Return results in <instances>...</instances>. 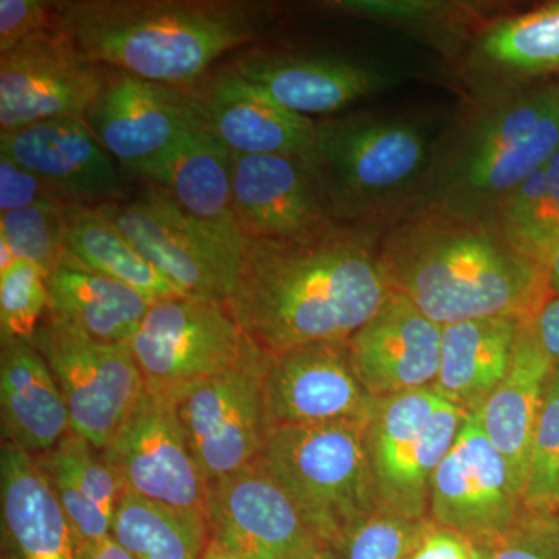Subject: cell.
Masks as SVG:
<instances>
[{"label":"cell","mask_w":559,"mask_h":559,"mask_svg":"<svg viewBox=\"0 0 559 559\" xmlns=\"http://www.w3.org/2000/svg\"><path fill=\"white\" fill-rule=\"evenodd\" d=\"M381 235L336 223L301 240H246L227 307L271 356L352 340L395 293L381 263Z\"/></svg>","instance_id":"cell-1"},{"label":"cell","mask_w":559,"mask_h":559,"mask_svg":"<svg viewBox=\"0 0 559 559\" xmlns=\"http://www.w3.org/2000/svg\"><path fill=\"white\" fill-rule=\"evenodd\" d=\"M380 257L393 290L441 326L533 318L550 297L546 270L514 249L495 221L433 205L382 231Z\"/></svg>","instance_id":"cell-2"},{"label":"cell","mask_w":559,"mask_h":559,"mask_svg":"<svg viewBox=\"0 0 559 559\" xmlns=\"http://www.w3.org/2000/svg\"><path fill=\"white\" fill-rule=\"evenodd\" d=\"M277 17L248 0H69L55 27L87 60L153 83L193 90L230 51L266 38Z\"/></svg>","instance_id":"cell-3"},{"label":"cell","mask_w":559,"mask_h":559,"mask_svg":"<svg viewBox=\"0 0 559 559\" xmlns=\"http://www.w3.org/2000/svg\"><path fill=\"white\" fill-rule=\"evenodd\" d=\"M558 150V80L465 98L441 130L429 205L495 221L511 191Z\"/></svg>","instance_id":"cell-4"},{"label":"cell","mask_w":559,"mask_h":559,"mask_svg":"<svg viewBox=\"0 0 559 559\" xmlns=\"http://www.w3.org/2000/svg\"><path fill=\"white\" fill-rule=\"evenodd\" d=\"M316 124L318 168L337 223L384 231L428 207L443 128L384 112Z\"/></svg>","instance_id":"cell-5"},{"label":"cell","mask_w":559,"mask_h":559,"mask_svg":"<svg viewBox=\"0 0 559 559\" xmlns=\"http://www.w3.org/2000/svg\"><path fill=\"white\" fill-rule=\"evenodd\" d=\"M369 421L272 428L257 460L322 547L382 509L367 441Z\"/></svg>","instance_id":"cell-6"},{"label":"cell","mask_w":559,"mask_h":559,"mask_svg":"<svg viewBox=\"0 0 559 559\" xmlns=\"http://www.w3.org/2000/svg\"><path fill=\"white\" fill-rule=\"evenodd\" d=\"M466 415L433 388L377 400L367 441L384 509L417 520L429 518L430 480Z\"/></svg>","instance_id":"cell-7"},{"label":"cell","mask_w":559,"mask_h":559,"mask_svg":"<svg viewBox=\"0 0 559 559\" xmlns=\"http://www.w3.org/2000/svg\"><path fill=\"white\" fill-rule=\"evenodd\" d=\"M271 355L259 345L229 369L171 393L205 481L259 460L267 433L266 380Z\"/></svg>","instance_id":"cell-8"},{"label":"cell","mask_w":559,"mask_h":559,"mask_svg":"<svg viewBox=\"0 0 559 559\" xmlns=\"http://www.w3.org/2000/svg\"><path fill=\"white\" fill-rule=\"evenodd\" d=\"M31 342L60 385L72 432L105 451L145 389L130 344L91 340L47 314Z\"/></svg>","instance_id":"cell-9"},{"label":"cell","mask_w":559,"mask_h":559,"mask_svg":"<svg viewBox=\"0 0 559 559\" xmlns=\"http://www.w3.org/2000/svg\"><path fill=\"white\" fill-rule=\"evenodd\" d=\"M252 341L224 301H154L130 341L148 388L176 393L229 369L245 358Z\"/></svg>","instance_id":"cell-10"},{"label":"cell","mask_w":559,"mask_h":559,"mask_svg":"<svg viewBox=\"0 0 559 559\" xmlns=\"http://www.w3.org/2000/svg\"><path fill=\"white\" fill-rule=\"evenodd\" d=\"M97 209L183 297L227 304L240 259L187 219L162 191L143 186L134 200Z\"/></svg>","instance_id":"cell-11"},{"label":"cell","mask_w":559,"mask_h":559,"mask_svg":"<svg viewBox=\"0 0 559 559\" xmlns=\"http://www.w3.org/2000/svg\"><path fill=\"white\" fill-rule=\"evenodd\" d=\"M524 510L509 463L489 441L477 414L466 415L430 480V520L477 547H489L513 527Z\"/></svg>","instance_id":"cell-12"},{"label":"cell","mask_w":559,"mask_h":559,"mask_svg":"<svg viewBox=\"0 0 559 559\" xmlns=\"http://www.w3.org/2000/svg\"><path fill=\"white\" fill-rule=\"evenodd\" d=\"M468 100L559 79V0L514 13H489L448 58Z\"/></svg>","instance_id":"cell-13"},{"label":"cell","mask_w":559,"mask_h":559,"mask_svg":"<svg viewBox=\"0 0 559 559\" xmlns=\"http://www.w3.org/2000/svg\"><path fill=\"white\" fill-rule=\"evenodd\" d=\"M102 452L127 491L175 509L205 511L207 481L171 393L145 384L130 417Z\"/></svg>","instance_id":"cell-14"},{"label":"cell","mask_w":559,"mask_h":559,"mask_svg":"<svg viewBox=\"0 0 559 559\" xmlns=\"http://www.w3.org/2000/svg\"><path fill=\"white\" fill-rule=\"evenodd\" d=\"M108 72L57 27L25 39L0 55V134L39 121L84 120Z\"/></svg>","instance_id":"cell-15"},{"label":"cell","mask_w":559,"mask_h":559,"mask_svg":"<svg viewBox=\"0 0 559 559\" xmlns=\"http://www.w3.org/2000/svg\"><path fill=\"white\" fill-rule=\"evenodd\" d=\"M84 121L131 176L159 160L187 134L205 124L191 90L112 69Z\"/></svg>","instance_id":"cell-16"},{"label":"cell","mask_w":559,"mask_h":559,"mask_svg":"<svg viewBox=\"0 0 559 559\" xmlns=\"http://www.w3.org/2000/svg\"><path fill=\"white\" fill-rule=\"evenodd\" d=\"M210 539L242 559H319L322 544L259 462L209 481Z\"/></svg>","instance_id":"cell-17"},{"label":"cell","mask_w":559,"mask_h":559,"mask_svg":"<svg viewBox=\"0 0 559 559\" xmlns=\"http://www.w3.org/2000/svg\"><path fill=\"white\" fill-rule=\"evenodd\" d=\"M231 69L280 105L305 117L336 116L401 80L395 69L337 51L267 46L242 51Z\"/></svg>","instance_id":"cell-18"},{"label":"cell","mask_w":559,"mask_h":559,"mask_svg":"<svg viewBox=\"0 0 559 559\" xmlns=\"http://www.w3.org/2000/svg\"><path fill=\"white\" fill-rule=\"evenodd\" d=\"M231 210L245 240H301L336 224L318 164L234 154Z\"/></svg>","instance_id":"cell-19"},{"label":"cell","mask_w":559,"mask_h":559,"mask_svg":"<svg viewBox=\"0 0 559 559\" xmlns=\"http://www.w3.org/2000/svg\"><path fill=\"white\" fill-rule=\"evenodd\" d=\"M348 341L312 342L271 356L264 380L270 430L370 419L377 399L356 373Z\"/></svg>","instance_id":"cell-20"},{"label":"cell","mask_w":559,"mask_h":559,"mask_svg":"<svg viewBox=\"0 0 559 559\" xmlns=\"http://www.w3.org/2000/svg\"><path fill=\"white\" fill-rule=\"evenodd\" d=\"M0 153L39 176L68 205L130 200L116 159L86 121L55 119L0 134Z\"/></svg>","instance_id":"cell-21"},{"label":"cell","mask_w":559,"mask_h":559,"mask_svg":"<svg viewBox=\"0 0 559 559\" xmlns=\"http://www.w3.org/2000/svg\"><path fill=\"white\" fill-rule=\"evenodd\" d=\"M205 124L234 154L299 157L318 164V124L275 102L234 69L191 90Z\"/></svg>","instance_id":"cell-22"},{"label":"cell","mask_w":559,"mask_h":559,"mask_svg":"<svg viewBox=\"0 0 559 559\" xmlns=\"http://www.w3.org/2000/svg\"><path fill=\"white\" fill-rule=\"evenodd\" d=\"M234 153L207 124L132 178L162 191L191 223L241 260L246 240L231 210Z\"/></svg>","instance_id":"cell-23"},{"label":"cell","mask_w":559,"mask_h":559,"mask_svg":"<svg viewBox=\"0 0 559 559\" xmlns=\"http://www.w3.org/2000/svg\"><path fill=\"white\" fill-rule=\"evenodd\" d=\"M443 326L407 297L393 293L349 340L353 364L373 399L433 388L440 367Z\"/></svg>","instance_id":"cell-24"},{"label":"cell","mask_w":559,"mask_h":559,"mask_svg":"<svg viewBox=\"0 0 559 559\" xmlns=\"http://www.w3.org/2000/svg\"><path fill=\"white\" fill-rule=\"evenodd\" d=\"M533 318L522 320L513 362L477 417L489 441L509 463L514 485L525 496L533 437L555 362L540 347ZM525 506V503H524Z\"/></svg>","instance_id":"cell-25"},{"label":"cell","mask_w":559,"mask_h":559,"mask_svg":"<svg viewBox=\"0 0 559 559\" xmlns=\"http://www.w3.org/2000/svg\"><path fill=\"white\" fill-rule=\"evenodd\" d=\"M0 500L17 559H76L72 525L38 460L10 441L0 451Z\"/></svg>","instance_id":"cell-26"},{"label":"cell","mask_w":559,"mask_h":559,"mask_svg":"<svg viewBox=\"0 0 559 559\" xmlns=\"http://www.w3.org/2000/svg\"><path fill=\"white\" fill-rule=\"evenodd\" d=\"M0 411L3 441L28 454H47L72 433L60 385L31 341L2 344Z\"/></svg>","instance_id":"cell-27"},{"label":"cell","mask_w":559,"mask_h":559,"mask_svg":"<svg viewBox=\"0 0 559 559\" xmlns=\"http://www.w3.org/2000/svg\"><path fill=\"white\" fill-rule=\"evenodd\" d=\"M46 285L49 318L109 344H130L153 305L138 290L84 266L64 250Z\"/></svg>","instance_id":"cell-28"},{"label":"cell","mask_w":559,"mask_h":559,"mask_svg":"<svg viewBox=\"0 0 559 559\" xmlns=\"http://www.w3.org/2000/svg\"><path fill=\"white\" fill-rule=\"evenodd\" d=\"M520 318L463 320L443 325L433 389L468 414H477L509 373Z\"/></svg>","instance_id":"cell-29"},{"label":"cell","mask_w":559,"mask_h":559,"mask_svg":"<svg viewBox=\"0 0 559 559\" xmlns=\"http://www.w3.org/2000/svg\"><path fill=\"white\" fill-rule=\"evenodd\" d=\"M62 250L98 274L138 290L151 304L183 297L170 280L151 266L114 223L92 205L75 204L66 209Z\"/></svg>","instance_id":"cell-30"},{"label":"cell","mask_w":559,"mask_h":559,"mask_svg":"<svg viewBox=\"0 0 559 559\" xmlns=\"http://www.w3.org/2000/svg\"><path fill=\"white\" fill-rule=\"evenodd\" d=\"M209 525L204 510L175 509L121 491L112 538L132 559H202Z\"/></svg>","instance_id":"cell-31"},{"label":"cell","mask_w":559,"mask_h":559,"mask_svg":"<svg viewBox=\"0 0 559 559\" xmlns=\"http://www.w3.org/2000/svg\"><path fill=\"white\" fill-rule=\"evenodd\" d=\"M322 9L355 20L373 22L428 40L451 57L466 33L491 13L484 3L437 2V0H334L322 3Z\"/></svg>","instance_id":"cell-32"},{"label":"cell","mask_w":559,"mask_h":559,"mask_svg":"<svg viewBox=\"0 0 559 559\" xmlns=\"http://www.w3.org/2000/svg\"><path fill=\"white\" fill-rule=\"evenodd\" d=\"M495 223L514 249L546 267L559 249V150L511 191Z\"/></svg>","instance_id":"cell-33"},{"label":"cell","mask_w":559,"mask_h":559,"mask_svg":"<svg viewBox=\"0 0 559 559\" xmlns=\"http://www.w3.org/2000/svg\"><path fill=\"white\" fill-rule=\"evenodd\" d=\"M436 522L378 510L326 544L319 559H411Z\"/></svg>","instance_id":"cell-34"},{"label":"cell","mask_w":559,"mask_h":559,"mask_svg":"<svg viewBox=\"0 0 559 559\" xmlns=\"http://www.w3.org/2000/svg\"><path fill=\"white\" fill-rule=\"evenodd\" d=\"M36 460L46 473L68 479L110 521L114 520L123 485L116 471L106 462L103 452L92 447L90 441L81 439L76 433H69L55 450Z\"/></svg>","instance_id":"cell-35"},{"label":"cell","mask_w":559,"mask_h":559,"mask_svg":"<svg viewBox=\"0 0 559 559\" xmlns=\"http://www.w3.org/2000/svg\"><path fill=\"white\" fill-rule=\"evenodd\" d=\"M68 205L36 204L0 215V238L9 242L14 259L31 261L44 274L57 266L64 240Z\"/></svg>","instance_id":"cell-36"},{"label":"cell","mask_w":559,"mask_h":559,"mask_svg":"<svg viewBox=\"0 0 559 559\" xmlns=\"http://www.w3.org/2000/svg\"><path fill=\"white\" fill-rule=\"evenodd\" d=\"M46 274L25 260L0 272V336L3 342L32 341L46 316Z\"/></svg>","instance_id":"cell-37"},{"label":"cell","mask_w":559,"mask_h":559,"mask_svg":"<svg viewBox=\"0 0 559 559\" xmlns=\"http://www.w3.org/2000/svg\"><path fill=\"white\" fill-rule=\"evenodd\" d=\"M559 476V366L551 371L540 404L524 503L527 509H547Z\"/></svg>","instance_id":"cell-38"},{"label":"cell","mask_w":559,"mask_h":559,"mask_svg":"<svg viewBox=\"0 0 559 559\" xmlns=\"http://www.w3.org/2000/svg\"><path fill=\"white\" fill-rule=\"evenodd\" d=\"M485 549L487 559H559L558 511L525 507L513 527Z\"/></svg>","instance_id":"cell-39"},{"label":"cell","mask_w":559,"mask_h":559,"mask_svg":"<svg viewBox=\"0 0 559 559\" xmlns=\"http://www.w3.org/2000/svg\"><path fill=\"white\" fill-rule=\"evenodd\" d=\"M51 28H55V2L0 0V55Z\"/></svg>","instance_id":"cell-40"},{"label":"cell","mask_w":559,"mask_h":559,"mask_svg":"<svg viewBox=\"0 0 559 559\" xmlns=\"http://www.w3.org/2000/svg\"><path fill=\"white\" fill-rule=\"evenodd\" d=\"M36 204L68 205L39 176L0 153V212L9 213Z\"/></svg>","instance_id":"cell-41"},{"label":"cell","mask_w":559,"mask_h":559,"mask_svg":"<svg viewBox=\"0 0 559 559\" xmlns=\"http://www.w3.org/2000/svg\"><path fill=\"white\" fill-rule=\"evenodd\" d=\"M479 547L452 530L433 525L411 559H476Z\"/></svg>","instance_id":"cell-42"},{"label":"cell","mask_w":559,"mask_h":559,"mask_svg":"<svg viewBox=\"0 0 559 559\" xmlns=\"http://www.w3.org/2000/svg\"><path fill=\"white\" fill-rule=\"evenodd\" d=\"M532 323L540 347L559 366V296H550L533 316Z\"/></svg>","instance_id":"cell-43"},{"label":"cell","mask_w":559,"mask_h":559,"mask_svg":"<svg viewBox=\"0 0 559 559\" xmlns=\"http://www.w3.org/2000/svg\"><path fill=\"white\" fill-rule=\"evenodd\" d=\"M76 559H132L123 547L112 538L87 543V540L75 539Z\"/></svg>","instance_id":"cell-44"},{"label":"cell","mask_w":559,"mask_h":559,"mask_svg":"<svg viewBox=\"0 0 559 559\" xmlns=\"http://www.w3.org/2000/svg\"><path fill=\"white\" fill-rule=\"evenodd\" d=\"M544 270H546V280L550 296H559V249L551 255L549 263L546 264Z\"/></svg>","instance_id":"cell-45"},{"label":"cell","mask_w":559,"mask_h":559,"mask_svg":"<svg viewBox=\"0 0 559 559\" xmlns=\"http://www.w3.org/2000/svg\"><path fill=\"white\" fill-rule=\"evenodd\" d=\"M202 559H242L237 554L221 546L216 540L209 539L207 547H205L204 558Z\"/></svg>","instance_id":"cell-46"},{"label":"cell","mask_w":559,"mask_h":559,"mask_svg":"<svg viewBox=\"0 0 559 559\" xmlns=\"http://www.w3.org/2000/svg\"><path fill=\"white\" fill-rule=\"evenodd\" d=\"M14 259L13 250L10 249L9 242L0 238V272L9 270L13 264Z\"/></svg>","instance_id":"cell-47"},{"label":"cell","mask_w":559,"mask_h":559,"mask_svg":"<svg viewBox=\"0 0 559 559\" xmlns=\"http://www.w3.org/2000/svg\"><path fill=\"white\" fill-rule=\"evenodd\" d=\"M547 509L557 511L559 510V476L557 484H555L554 491H551L549 503H547Z\"/></svg>","instance_id":"cell-48"},{"label":"cell","mask_w":559,"mask_h":559,"mask_svg":"<svg viewBox=\"0 0 559 559\" xmlns=\"http://www.w3.org/2000/svg\"><path fill=\"white\" fill-rule=\"evenodd\" d=\"M476 559H487V549L485 547H479V554H477Z\"/></svg>","instance_id":"cell-49"},{"label":"cell","mask_w":559,"mask_h":559,"mask_svg":"<svg viewBox=\"0 0 559 559\" xmlns=\"http://www.w3.org/2000/svg\"><path fill=\"white\" fill-rule=\"evenodd\" d=\"M558 84H559V79H558Z\"/></svg>","instance_id":"cell-50"},{"label":"cell","mask_w":559,"mask_h":559,"mask_svg":"<svg viewBox=\"0 0 559 559\" xmlns=\"http://www.w3.org/2000/svg\"><path fill=\"white\" fill-rule=\"evenodd\" d=\"M558 513H559V510H558Z\"/></svg>","instance_id":"cell-51"}]
</instances>
